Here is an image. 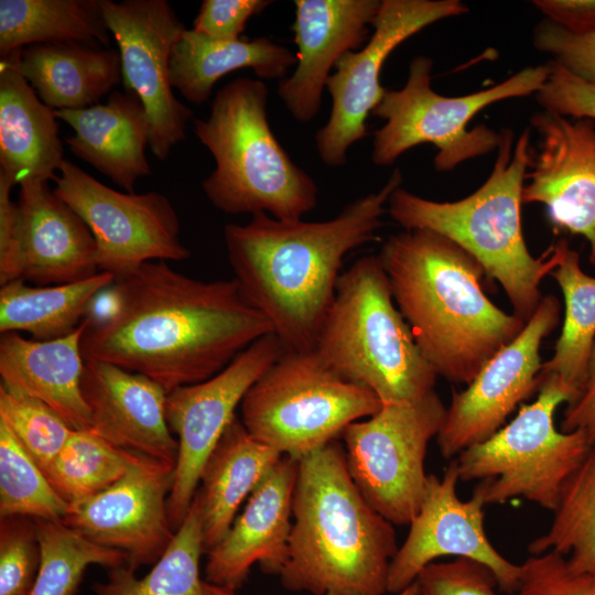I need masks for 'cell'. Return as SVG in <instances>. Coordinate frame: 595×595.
I'll list each match as a JSON object with an SVG mask.
<instances>
[{
	"mask_svg": "<svg viewBox=\"0 0 595 595\" xmlns=\"http://www.w3.org/2000/svg\"><path fill=\"white\" fill-rule=\"evenodd\" d=\"M110 288L111 307L102 317L90 315L83 334L84 360L141 374L167 393L215 376L273 333L234 278L202 281L151 261Z\"/></svg>",
	"mask_w": 595,
	"mask_h": 595,
	"instance_id": "obj_1",
	"label": "cell"
},
{
	"mask_svg": "<svg viewBox=\"0 0 595 595\" xmlns=\"http://www.w3.org/2000/svg\"><path fill=\"white\" fill-rule=\"evenodd\" d=\"M401 183L396 169L379 191L324 221L279 220L260 213L246 224L225 226L234 279L285 350H314L345 256L379 239L389 197Z\"/></svg>",
	"mask_w": 595,
	"mask_h": 595,
	"instance_id": "obj_2",
	"label": "cell"
},
{
	"mask_svg": "<svg viewBox=\"0 0 595 595\" xmlns=\"http://www.w3.org/2000/svg\"><path fill=\"white\" fill-rule=\"evenodd\" d=\"M378 258L414 342L437 377L447 381L469 385L527 323L487 298L482 264L437 232L392 235Z\"/></svg>",
	"mask_w": 595,
	"mask_h": 595,
	"instance_id": "obj_3",
	"label": "cell"
},
{
	"mask_svg": "<svg viewBox=\"0 0 595 595\" xmlns=\"http://www.w3.org/2000/svg\"><path fill=\"white\" fill-rule=\"evenodd\" d=\"M393 524L364 498L337 440L298 461L283 587L304 595H383Z\"/></svg>",
	"mask_w": 595,
	"mask_h": 595,
	"instance_id": "obj_4",
	"label": "cell"
},
{
	"mask_svg": "<svg viewBox=\"0 0 595 595\" xmlns=\"http://www.w3.org/2000/svg\"><path fill=\"white\" fill-rule=\"evenodd\" d=\"M497 158L487 180L470 195L455 202H435L399 186L389 197L387 213L404 230L428 229L452 240L499 282L515 314L526 322L542 296L540 283L558 266V241L534 258L522 231V191L534 151L526 128L513 144V131L502 129Z\"/></svg>",
	"mask_w": 595,
	"mask_h": 595,
	"instance_id": "obj_5",
	"label": "cell"
},
{
	"mask_svg": "<svg viewBox=\"0 0 595 595\" xmlns=\"http://www.w3.org/2000/svg\"><path fill=\"white\" fill-rule=\"evenodd\" d=\"M268 94L259 79L236 78L216 93L207 118L194 119L196 138L215 160L202 188L226 214L299 220L316 207L318 187L273 134Z\"/></svg>",
	"mask_w": 595,
	"mask_h": 595,
	"instance_id": "obj_6",
	"label": "cell"
},
{
	"mask_svg": "<svg viewBox=\"0 0 595 595\" xmlns=\"http://www.w3.org/2000/svg\"><path fill=\"white\" fill-rule=\"evenodd\" d=\"M314 350L382 404L414 402L434 391L437 375L398 310L378 256L361 257L342 272Z\"/></svg>",
	"mask_w": 595,
	"mask_h": 595,
	"instance_id": "obj_7",
	"label": "cell"
},
{
	"mask_svg": "<svg viewBox=\"0 0 595 595\" xmlns=\"http://www.w3.org/2000/svg\"><path fill=\"white\" fill-rule=\"evenodd\" d=\"M432 68L431 57H413L404 86L387 89L372 110V116L385 120L374 133L371 160L376 165H391L424 143L436 148L433 164L441 173L489 154L498 149L500 132L485 125L468 129L469 121L491 104L537 94L549 75L548 64L527 66L489 88L446 97L432 88Z\"/></svg>",
	"mask_w": 595,
	"mask_h": 595,
	"instance_id": "obj_8",
	"label": "cell"
},
{
	"mask_svg": "<svg viewBox=\"0 0 595 595\" xmlns=\"http://www.w3.org/2000/svg\"><path fill=\"white\" fill-rule=\"evenodd\" d=\"M574 399L556 377L541 378L538 398L487 440L455 459L459 480H478L473 495L485 505L522 497L554 511L563 485L592 445L583 431L555 428L558 407Z\"/></svg>",
	"mask_w": 595,
	"mask_h": 595,
	"instance_id": "obj_9",
	"label": "cell"
},
{
	"mask_svg": "<svg viewBox=\"0 0 595 595\" xmlns=\"http://www.w3.org/2000/svg\"><path fill=\"white\" fill-rule=\"evenodd\" d=\"M381 407L370 389L338 375L315 350H285L246 393L240 420L253 437L299 461Z\"/></svg>",
	"mask_w": 595,
	"mask_h": 595,
	"instance_id": "obj_10",
	"label": "cell"
},
{
	"mask_svg": "<svg viewBox=\"0 0 595 595\" xmlns=\"http://www.w3.org/2000/svg\"><path fill=\"white\" fill-rule=\"evenodd\" d=\"M447 408L435 391L410 403H391L353 422L342 437L347 467L366 501L392 524H410L426 487L424 459Z\"/></svg>",
	"mask_w": 595,
	"mask_h": 595,
	"instance_id": "obj_11",
	"label": "cell"
},
{
	"mask_svg": "<svg viewBox=\"0 0 595 595\" xmlns=\"http://www.w3.org/2000/svg\"><path fill=\"white\" fill-rule=\"evenodd\" d=\"M53 191L90 229L100 272L117 279L145 262L191 257L181 240L178 215L162 193L116 191L69 160H65Z\"/></svg>",
	"mask_w": 595,
	"mask_h": 595,
	"instance_id": "obj_12",
	"label": "cell"
},
{
	"mask_svg": "<svg viewBox=\"0 0 595 595\" xmlns=\"http://www.w3.org/2000/svg\"><path fill=\"white\" fill-rule=\"evenodd\" d=\"M468 11L459 0L380 1L367 43L344 54L327 80L331 112L315 134L316 149L324 164L331 167L344 165L349 148L367 136V118L387 90L381 86L380 73L389 55L426 26Z\"/></svg>",
	"mask_w": 595,
	"mask_h": 595,
	"instance_id": "obj_13",
	"label": "cell"
},
{
	"mask_svg": "<svg viewBox=\"0 0 595 595\" xmlns=\"http://www.w3.org/2000/svg\"><path fill=\"white\" fill-rule=\"evenodd\" d=\"M284 351L279 338L270 333L248 346L215 376L167 393L166 420L178 443L174 484L167 500L175 530L183 522L203 467L236 416L237 407Z\"/></svg>",
	"mask_w": 595,
	"mask_h": 595,
	"instance_id": "obj_14",
	"label": "cell"
},
{
	"mask_svg": "<svg viewBox=\"0 0 595 595\" xmlns=\"http://www.w3.org/2000/svg\"><path fill=\"white\" fill-rule=\"evenodd\" d=\"M105 22L118 44L122 83L143 104L149 148L161 161L185 139L192 110L173 93L170 58L186 30L166 0H100Z\"/></svg>",
	"mask_w": 595,
	"mask_h": 595,
	"instance_id": "obj_15",
	"label": "cell"
},
{
	"mask_svg": "<svg viewBox=\"0 0 595 595\" xmlns=\"http://www.w3.org/2000/svg\"><path fill=\"white\" fill-rule=\"evenodd\" d=\"M175 465L133 454L125 475L102 491L68 505L63 522L89 540L119 551L127 567L153 565L175 529L167 500Z\"/></svg>",
	"mask_w": 595,
	"mask_h": 595,
	"instance_id": "obj_16",
	"label": "cell"
},
{
	"mask_svg": "<svg viewBox=\"0 0 595 595\" xmlns=\"http://www.w3.org/2000/svg\"><path fill=\"white\" fill-rule=\"evenodd\" d=\"M556 296H542L520 334L493 356L467 388L453 392L436 443L444 458L495 434L519 403L539 388L540 346L559 324Z\"/></svg>",
	"mask_w": 595,
	"mask_h": 595,
	"instance_id": "obj_17",
	"label": "cell"
},
{
	"mask_svg": "<svg viewBox=\"0 0 595 595\" xmlns=\"http://www.w3.org/2000/svg\"><path fill=\"white\" fill-rule=\"evenodd\" d=\"M458 480L455 459L441 478L428 476L421 507L391 560L388 593L404 589L429 564L451 555L486 565L497 578L499 591L516 593L520 564L507 560L490 543L484 527L486 505L475 495L462 500L456 493Z\"/></svg>",
	"mask_w": 595,
	"mask_h": 595,
	"instance_id": "obj_18",
	"label": "cell"
},
{
	"mask_svg": "<svg viewBox=\"0 0 595 595\" xmlns=\"http://www.w3.org/2000/svg\"><path fill=\"white\" fill-rule=\"evenodd\" d=\"M530 121L540 142L522 204L544 205L554 227L583 236L595 267V121L544 110Z\"/></svg>",
	"mask_w": 595,
	"mask_h": 595,
	"instance_id": "obj_19",
	"label": "cell"
},
{
	"mask_svg": "<svg viewBox=\"0 0 595 595\" xmlns=\"http://www.w3.org/2000/svg\"><path fill=\"white\" fill-rule=\"evenodd\" d=\"M292 25L296 66L281 80L278 96L299 122L321 109L323 90L338 60L361 48L370 36L379 0H295Z\"/></svg>",
	"mask_w": 595,
	"mask_h": 595,
	"instance_id": "obj_20",
	"label": "cell"
},
{
	"mask_svg": "<svg viewBox=\"0 0 595 595\" xmlns=\"http://www.w3.org/2000/svg\"><path fill=\"white\" fill-rule=\"evenodd\" d=\"M82 392L96 434L126 452L176 466L178 443L166 420V390L138 372L85 361Z\"/></svg>",
	"mask_w": 595,
	"mask_h": 595,
	"instance_id": "obj_21",
	"label": "cell"
},
{
	"mask_svg": "<svg viewBox=\"0 0 595 595\" xmlns=\"http://www.w3.org/2000/svg\"><path fill=\"white\" fill-rule=\"evenodd\" d=\"M298 461L283 456L249 496L224 539L207 554L205 582L237 591L256 563L280 575L289 554Z\"/></svg>",
	"mask_w": 595,
	"mask_h": 595,
	"instance_id": "obj_22",
	"label": "cell"
},
{
	"mask_svg": "<svg viewBox=\"0 0 595 595\" xmlns=\"http://www.w3.org/2000/svg\"><path fill=\"white\" fill-rule=\"evenodd\" d=\"M15 239L21 279L37 285L86 280L99 272L95 238L48 182L20 184Z\"/></svg>",
	"mask_w": 595,
	"mask_h": 595,
	"instance_id": "obj_23",
	"label": "cell"
},
{
	"mask_svg": "<svg viewBox=\"0 0 595 595\" xmlns=\"http://www.w3.org/2000/svg\"><path fill=\"white\" fill-rule=\"evenodd\" d=\"M89 321L90 314L73 333L53 340L25 338L20 333L0 337L1 385L42 401L73 430L90 426L82 392L85 360L80 348Z\"/></svg>",
	"mask_w": 595,
	"mask_h": 595,
	"instance_id": "obj_24",
	"label": "cell"
},
{
	"mask_svg": "<svg viewBox=\"0 0 595 595\" xmlns=\"http://www.w3.org/2000/svg\"><path fill=\"white\" fill-rule=\"evenodd\" d=\"M54 111L74 131L65 138L72 153L119 187L134 193L136 182L151 174L149 119L134 93L113 90L104 104Z\"/></svg>",
	"mask_w": 595,
	"mask_h": 595,
	"instance_id": "obj_25",
	"label": "cell"
},
{
	"mask_svg": "<svg viewBox=\"0 0 595 595\" xmlns=\"http://www.w3.org/2000/svg\"><path fill=\"white\" fill-rule=\"evenodd\" d=\"M18 51L0 58V176L14 186L55 181L66 160L55 111L19 72Z\"/></svg>",
	"mask_w": 595,
	"mask_h": 595,
	"instance_id": "obj_26",
	"label": "cell"
},
{
	"mask_svg": "<svg viewBox=\"0 0 595 595\" xmlns=\"http://www.w3.org/2000/svg\"><path fill=\"white\" fill-rule=\"evenodd\" d=\"M283 457L253 437L236 415L208 456L195 494L205 554L227 534L236 513L271 468Z\"/></svg>",
	"mask_w": 595,
	"mask_h": 595,
	"instance_id": "obj_27",
	"label": "cell"
},
{
	"mask_svg": "<svg viewBox=\"0 0 595 595\" xmlns=\"http://www.w3.org/2000/svg\"><path fill=\"white\" fill-rule=\"evenodd\" d=\"M17 65L54 110L97 105L122 82L118 50L83 43L29 45L18 51Z\"/></svg>",
	"mask_w": 595,
	"mask_h": 595,
	"instance_id": "obj_28",
	"label": "cell"
},
{
	"mask_svg": "<svg viewBox=\"0 0 595 595\" xmlns=\"http://www.w3.org/2000/svg\"><path fill=\"white\" fill-rule=\"evenodd\" d=\"M295 64V54L269 37L219 41L186 29L172 48L170 82L187 101L202 105L234 71L250 68L260 78L278 79Z\"/></svg>",
	"mask_w": 595,
	"mask_h": 595,
	"instance_id": "obj_29",
	"label": "cell"
},
{
	"mask_svg": "<svg viewBox=\"0 0 595 595\" xmlns=\"http://www.w3.org/2000/svg\"><path fill=\"white\" fill-rule=\"evenodd\" d=\"M107 272L82 281L29 285L18 279L0 285V333L26 332L36 340H53L73 333L90 314L97 295L111 286Z\"/></svg>",
	"mask_w": 595,
	"mask_h": 595,
	"instance_id": "obj_30",
	"label": "cell"
},
{
	"mask_svg": "<svg viewBox=\"0 0 595 595\" xmlns=\"http://www.w3.org/2000/svg\"><path fill=\"white\" fill-rule=\"evenodd\" d=\"M109 40L100 0H0L1 57L34 44Z\"/></svg>",
	"mask_w": 595,
	"mask_h": 595,
	"instance_id": "obj_31",
	"label": "cell"
},
{
	"mask_svg": "<svg viewBox=\"0 0 595 595\" xmlns=\"http://www.w3.org/2000/svg\"><path fill=\"white\" fill-rule=\"evenodd\" d=\"M558 244L560 259L550 275L564 298V322L552 357L542 364L539 381L554 376L573 392L575 399L584 385L595 342V277L582 270L578 253L569 247L565 239Z\"/></svg>",
	"mask_w": 595,
	"mask_h": 595,
	"instance_id": "obj_32",
	"label": "cell"
},
{
	"mask_svg": "<svg viewBox=\"0 0 595 595\" xmlns=\"http://www.w3.org/2000/svg\"><path fill=\"white\" fill-rule=\"evenodd\" d=\"M201 510L194 497L174 538L143 577L127 566L109 569L107 581L97 582L96 595H205L199 563L204 554Z\"/></svg>",
	"mask_w": 595,
	"mask_h": 595,
	"instance_id": "obj_33",
	"label": "cell"
},
{
	"mask_svg": "<svg viewBox=\"0 0 595 595\" xmlns=\"http://www.w3.org/2000/svg\"><path fill=\"white\" fill-rule=\"evenodd\" d=\"M553 512L548 531L528 551L555 552L573 572L595 575V446L563 485Z\"/></svg>",
	"mask_w": 595,
	"mask_h": 595,
	"instance_id": "obj_34",
	"label": "cell"
},
{
	"mask_svg": "<svg viewBox=\"0 0 595 595\" xmlns=\"http://www.w3.org/2000/svg\"><path fill=\"white\" fill-rule=\"evenodd\" d=\"M34 520L41 563L31 595H75L89 565L127 566L123 553L89 540L62 520Z\"/></svg>",
	"mask_w": 595,
	"mask_h": 595,
	"instance_id": "obj_35",
	"label": "cell"
},
{
	"mask_svg": "<svg viewBox=\"0 0 595 595\" xmlns=\"http://www.w3.org/2000/svg\"><path fill=\"white\" fill-rule=\"evenodd\" d=\"M133 454L113 446L90 429L74 430L44 475L56 494L71 505L120 479Z\"/></svg>",
	"mask_w": 595,
	"mask_h": 595,
	"instance_id": "obj_36",
	"label": "cell"
},
{
	"mask_svg": "<svg viewBox=\"0 0 595 595\" xmlns=\"http://www.w3.org/2000/svg\"><path fill=\"white\" fill-rule=\"evenodd\" d=\"M67 509L41 468L0 421V518L23 516L56 521L63 520Z\"/></svg>",
	"mask_w": 595,
	"mask_h": 595,
	"instance_id": "obj_37",
	"label": "cell"
},
{
	"mask_svg": "<svg viewBox=\"0 0 595 595\" xmlns=\"http://www.w3.org/2000/svg\"><path fill=\"white\" fill-rule=\"evenodd\" d=\"M0 421L44 473L74 431L42 401L0 385Z\"/></svg>",
	"mask_w": 595,
	"mask_h": 595,
	"instance_id": "obj_38",
	"label": "cell"
},
{
	"mask_svg": "<svg viewBox=\"0 0 595 595\" xmlns=\"http://www.w3.org/2000/svg\"><path fill=\"white\" fill-rule=\"evenodd\" d=\"M41 563L35 520L0 519V595H31Z\"/></svg>",
	"mask_w": 595,
	"mask_h": 595,
	"instance_id": "obj_39",
	"label": "cell"
},
{
	"mask_svg": "<svg viewBox=\"0 0 595 595\" xmlns=\"http://www.w3.org/2000/svg\"><path fill=\"white\" fill-rule=\"evenodd\" d=\"M515 595H595V575L573 572L555 552L531 555L520 564Z\"/></svg>",
	"mask_w": 595,
	"mask_h": 595,
	"instance_id": "obj_40",
	"label": "cell"
},
{
	"mask_svg": "<svg viewBox=\"0 0 595 595\" xmlns=\"http://www.w3.org/2000/svg\"><path fill=\"white\" fill-rule=\"evenodd\" d=\"M418 595H500L494 573L466 558L429 564L415 580Z\"/></svg>",
	"mask_w": 595,
	"mask_h": 595,
	"instance_id": "obj_41",
	"label": "cell"
},
{
	"mask_svg": "<svg viewBox=\"0 0 595 595\" xmlns=\"http://www.w3.org/2000/svg\"><path fill=\"white\" fill-rule=\"evenodd\" d=\"M536 50L566 71L595 85V33L573 34L544 19L533 31Z\"/></svg>",
	"mask_w": 595,
	"mask_h": 595,
	"instance_id": "obj_42",
	"label": "cell"
},
{
	"mask_svg": "<svg viewBox=\"0 0 595 595\" xmlns=\"http://www.w3.org/2000/svg\"><path fill=\"white\" fill-rule=\"evenodd\" d=\"M547 64L548 78L536 94L542 109L564 117L595 121V85L575 76L552 60Z\"/></svg>",
	"mask_w": 595,
	"mask_h": 595,
	"instance_id": "obj_43",
	"label": "cell"
},
{
	"mask_svg": "<svg viewBox=\"0 0 595 595\" xmlns=\"http://www.w3.org/2000/svg\"><path fill=\"white\" fill-rule=\"evenodd\" d=\"M271 3L269 0H204L193 30L219 41L239 40L248 20Z\"/></svg>",
	"mask_w": 595,
	"mask_h": 595,
	"instance_id": "obj_44",
	"label": "cell"
},
{
	"mask_svg": "<svg viewBox=\"0 0 595 595\" xmlns=\"http://www.w3.org/2000/svg\"><path fill=\"white\" fill-rule=\"evenodd\" d=\"M13 187L0 176V285L21 279L15 239L17 203L11 199Z\"/></svg>",
	"mask_w": 595,
	"mask_h": 595,
	"instance_id": "obj_45",
	"label": "cell"
},
{
	"mask_svg": "<svg viewBox=\"0 0 595 595\" xmlns=\"http://www.w3.org/2000/svg\"><path fill=\"white\" fill-rule=\"evenodd\" d=\"M560 429L563 432L583 431L591 445L595 446V342L584 385L577 397L566 404Z\"/></svg>",
	"mask_w": 595,
	"mask_h": 595,
	"instance_id": "obj_46",
	"label": "cell"
},
{
	"mask_svg": "<svg viewBox=\"0 0 595 595\" xmlns=\"http://www.w3.org/2000/svg\"><path fill=\"white\" fill-rule=\"evenodd\" d=\"M532 4L573 34L595 33V0H533Z\"/></svg>",
	"mask_w": 595,
	"mask_h": 595,
	"instance_id": "obj_47",
	"label": "cell"
},
{
	"mask_svg": "<svg viewBox=\"0 0 595 595\" xmlns=\"http://www.w3.org/2000/svg\"><path fill=\"white\" fill-rule=\"evenodd\" d=\"M205 595H237L236 591L204 582Z\"/></svg>",
	"mask_w": 595,
	"mask_h": 595,
	"instance_id": "obj_48",
	"label": "cell"
},
{
	"mask_svg": "<svg viewBox=\"0 0 595 595\" xmlns=\"http://www.w3.org/2000/svg\"><path fill=\"white\" fill-rule=\"evenodd\" d=\"M326 595H333V594H326ZM393 595H418V586L414 582L413 584L409 585L404 589L393 594Z\"/></svg>",
	"mask_w": 595,
	"mask_h": 595,
	"instance_id": "obj_49",
	"label": "cell"
}]
</instances>
